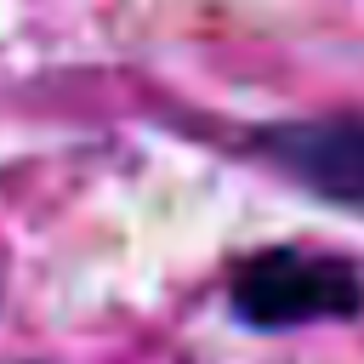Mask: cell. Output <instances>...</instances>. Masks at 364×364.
<instances>
[{"label":"cell","mask_w":364,"mask_h":364,"mask_svg":"<svg viewBox=\"0 0 364 364\" xmlns=\"http://www.w3.org/2000/svg\"><path fill=\"white\" fill-rule=\"evenodd\" d=\"M228 307L245 330H301V324H347L364 313V273L347 256L267 245L233 262Z\"/></svg>","instance_id":"cell-1"},{"label":"cell","mask_w":364,"mask_h":364,"mask_svg":"<svg viewBox=\"0 0 364 364\" xmlns=\"http://www.w3.org/2000/svg\"><path fill=\"white\" fill-rule=\"evenodd\" d=\"M250 148L313 199L364 216V114H307L250 131Z\"/></svg>","instance_id":"cell-2"}]
</instances>
